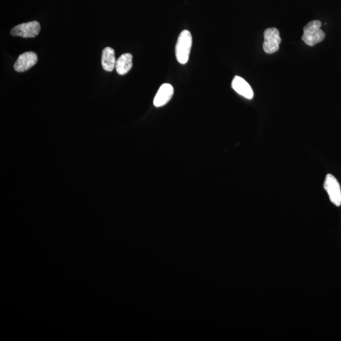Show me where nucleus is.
Listing matches in <instances>:
<instances>
[{"label":"nucleus","instance_id":"nucleus-1","mask_svg":"<svg viewBox=\"0 0 341 341\" xmlns=\"http://www.w3.org/2000/svg\"><path fill=\"white\" fill-rule=\"evenodd\" d=\"M192 45V34L188 30H184L180 34L175 47V53L180 64H186L189 61Z\"/></svg>","mask_w":341,"mask_h":341},{"label":"nucleus","instance_id":"nucleus-2","mask_svg":"<svg viewBox=\"0 0 341 341\" xmlns=\"http://www.w3.org/2000/svg\"><path fill=\"white\" fill-rule=\"evenodd\" d=\"M322 22L318 20L312 21L308 23L303 28V35L302 39L308 46H313L324 40L325 34L320 29Z\"/></svg>","mask_w":341,"mask_h":341},{"label":"nucleus","instance_id":"nucleus-3","mask_svg":"<svg viewBox=\"0 0 341 341\" xmlns=\"http://www.w3.org/2000/svg\"><path fill=\"white\" fill-rule=\"evenodd\" d=\"M264 42L263 49L267 54L274 53L279 49V44L281 42L279 31L275 27H270L264 31Z\"/></svg>","mask_w":341,"mask_h":341},{"label":"nucleus","instance_id":"nucleus-4","mask_svg":"<svg viewBox=\"0 0 341 341\" xmlns=\"http://www.w3.org/2000/svg\"><path fill=\"white\" fill-rule=\"evenodd\" d=\"M41 26L38 22L32 21L18 25L11 30V34L24 38H33L39 34Z\"/></svg>","mask_w":341,"mask_h":341},{"label":"nucleus","instance_id":"nucleus-5","mask_svg":"<svg viewBox=\"0 0 341 341\" xmlns=\"http://www.w3.org/2000/svg\"><path fill=\"white\" fill-rule=\"evenodd\" d=\"M324 189L329 196L330 201L336 206L341 204V189L339 184L333 175L328 174L326 176Z\"/></svg>","mask_w":341,"mask_h":341},{"label":"nucleus","instance_id":"nucleus-6","mask_svg":"<svg viewBox=\"0 0 341 341\" xmlns=\"http://www.w3.org/2000/svg\"><path fill=\"white\" fill-rule=\"evenodd\" d=\"M37 60L38 59L36 52L32 51L24 52L20 55L15 63L14 69L17 72H26L37 64Z\"/></svg>","mask_w":341,"mask_h":341},{"label":"nucleus","instance_id":"nucleus-7","mask_svg":"<svg viewBox=\"0 0 341 341\" xmlns=\"http://www.w3.org/2000/svg\"><path fill=\"white\" fill-rule=\"evenodd\" d=\"M174 94V89L169 84H163L159 87L154 99V105L159 107L164 106L172 99Z\"/></svg>","mask_w":341,"mask_h":341},{"label":"nucleus","instance_id":"nucleus-8","mask_svg":"<svg viewBox=\"0 0 341 341\" xmlns=\"http://www.w3.org/2000/svg\"><path fill=\"white\" fill-rule=\"evenodd\" d=\"M232 87L238 94L248 99L253 97V91L248 83L244 79L239 76H235L233 79Z\"/></svg>","mask_w":341,"mask_h":341},{"label":"nucleus","instance_id":"nucleus-9","mask_svg":"<svg viewBox=\"0 0 341 341\" xmlns=\"http://www.w3.org/2000/svg\"><path fill=\"white\" fill-rule=\"evenodd\" d=\"M117 60L115 58V50L111 47H106L102 53L101 64L102 68L107 72H112L116 66Z\"/></svg>","mask_w":341,"mask_h":341},{"label":"nucleus","instance_id":"nucleus-10","mask_svg":"<svg viewBox=\"0 0 341 341\" xmlns=\"http://www.w3.org/2000/svg\"><path fill=\"white\" fill-rule=\"evenodd\" d=\"M133 56L130 53L123 54L117 60L116 69L118 74L120 75L127 74L130 71L133 66Z\"/></svg>","mask_w":341,"mask_h":341}]
</instances>
